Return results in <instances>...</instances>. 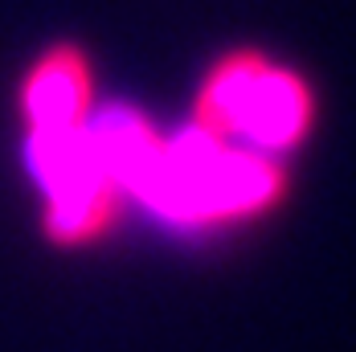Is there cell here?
Returning <instances> with one entry per match:
<instances>
[{"label": "cell", "instance_id": "cell-1", "mask_svg": "<svg viewBox=\"0 0 356 352\" xmlns=\"http://www.w3.org/2000/svg\"><path fill=\"white\" fill-rule=\"evenodd\" d=\"M283 176L262 156L225 152L205 131H184V140L160 147L140 197L177 221H213L270 205Z\"/></svg>", "mask_w": 356, "mask_h": 352}, {"label": "cell", "instance_id": "cell-2", "mask_svg": "<svg viewBox=\"0 0 356 352\" xmlns=\"http://www.w3.org/2000/svg\"><path fill=\"white\" fill-rule=\"evenodd\" d=\"M312 123V95L291 70L262 66L250 86L238 136H250L262 147H291Z\"/></svg>", "mask_w": 356, "mask_h": 352}, {"label": "cell", "instance_id": "cell-3", "mask_svg": "<svg viewBox=\"0 0 356 352\" xmlns=\"http://www.w3.org/2000/svg\"><path fill=\"white\" fill-rule=\"evenodd\" d=\"M86 103H90V74L74 49H54L25 86V111L33 131L82 127Z\"/></svg>", "mask_w": 356, "mask_h": 352}, {"label": "cell", "instance_id": "cell-4", "mask_svg": "<svg viewBox=\"0 0 356 352\" xmlns=\"http://www.w3.org/2000/svg\"><path fill=\"white\" fill-rule=\"evenodd\" d=\"M262 70L258 58H229L213 70V78L205 82L201 90V106H197V131H205L209 140H225V136H238V123H242V111H246L250 86Z\"/></svg>", "mask_w": 356, "mask_h": 352}]
</instances>
